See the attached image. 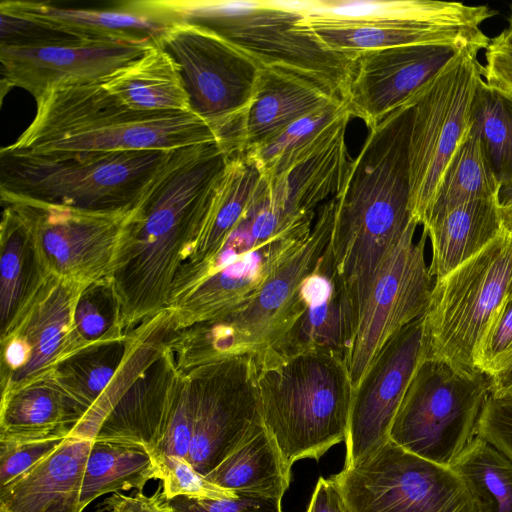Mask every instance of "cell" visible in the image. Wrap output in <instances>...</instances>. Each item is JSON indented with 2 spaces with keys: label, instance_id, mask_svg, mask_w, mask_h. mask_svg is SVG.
Listing matches in <instances>:
<instances>
[{
  "label": "cell",
  "instance_id": "cell-42",
  "mask_svg": "<svg viewBox=\"0 0 512 512\" xmlns=\"http://www.w3.org/2000/svg\"><path fill=\"white\" fill-rule=\"evenodd\" d=\"M152 454L158 462L162 493L169 501L176 497L219 500L237 495L209 481L185 457Z\"/></svg>",
  "mask_w": 512,
  "mask_h": 512
},
{
  "label": "cell",
  "instance_id": "cell-19",
  "mask_svg": "<svg viewBox=\"0 0 512 512\" xmlns=\"http://www.w3.org/2000/svg\"><path fill=\"white\" fill-rule=\"evenodd\" d=\"M153 47L83 40L33 47L0 46L1 98L18 87L36 101L61 84L101 80Z\"/></svg>",
  "mask_w": 512,
  "mask_h": 512
},
{
  "label": "cell",
  "instance_id": "cell-50",
  "mask_svg": "<svg viewBox=\"0 0 512 512\" xmlns=\"http://www.w3.org/2000/svg\"><path fill=\"white\" fill-rule=\"evenodd\" d=\"M104 504L109 512H174L169 500L163 495L161 486L150 496L142 491L131 496L113 493Z\"/></svg>",
  "mask_w": 512,
  "mask_h": 512
},
{
  "label": "cell",
  "instance_id": "cell-15",
  "mask_svg": "<svg viewBox=\"0 0 512 512\" xmlns=\"http://www.w3.org/2000/svg\"><path fill=\"white\" fill-rule=\"evenodd\" d=\"M413 222L379 267L359 312L345 361L353 390L386 342L425 315L432 276L425 261L427 233L414 242Z\"/></svg>",
  "mask_w": 512,
  "mask_h": 512
},
{
  "label": "cell",
  "instance_id": "cell-36",
  "mask_svg": "<svg viewBox=\"0 0 512 512\" xmlns=\"http://www.w3.org/2000/svg\"><path fill=\"white\" fill-rule=\"evenodd\" d=\"M205 476L238 494L282 499L290 484L291 470L264 428Z\"/></svg>",
  "mask_w": 512,
  "mask_h": 512
},
{
  "label": "cell",
  "instance_id": "cell-20",
  "mask_svg": "<svg viewBox=\"0 0 512 512\" xmlns=\"http://www.w3.org/2000/svg\"><path fill=\"white\" fill-rule=\"evenodd\" d=\"M86 285L53 275L16 329L0 340L1 394L52 373L67 357L74 308Z\"/></svg>",
  "mask_w": 512,
  "mask_h": 512
},
{
  "label": "cell",
  "instance_id": "cell-51",
  "mask_svg": "<svg viewBox=\"0 0 512 512\" xmlns=\"http://www.w3.org/2000/svg\"><path fill=\"white\" fill-rule=\"evenodd\" d=\"M306 512H349L333 476L319 478Z\"/></svg>",
  "mask_w": 512,
  "mask_h": 512
},
{
  "label": "cell",
  "instance_id": "cell-10",
  "mask_svg": "<svg viewBox=\"0 0 512 512\" xmlns=\"http://www.w3.org/2000/svg\"><path fill=\"white\" fill-rule=\"evenodd\" d=\"M491 378L426 357L393 419L389 440L420 458L451 468L478 436Z\"/></svg>",
  "mask_w": 512,
  "mask_h": 512
},
{
  "label": "cell",
  "instance_id": "cell-12",
  "mask_svg": "<svg viewBox=\"0 0 512 512\" xmlns=\"http://www.w3.org/2000/svg\"><path fill=\"white\" fill-rule=\"evenodd\" d=\"M479 51L463 49L411 97L409 208L418 225L426 222L441 177L469 130L474 95L483 79Z\"/></svg>",
  "mask_w": 512,
  "mask_h": 512
},
{
  "label": "cell",
  "instance_id": "cell-26",
  "mask_svg": "<svg viewBox=\"0 0 512 512\" xmlns=\"http://www.w3.org/2000/svg\"><path fill=\"white\" fill-rule=\"evenodd\" d=\"M93 442L67 436L50 456L0 488V512H82L81 487Z\"/></svg>",
  "mask_w": 512,
  "mask_h": 512
},
{
  "label": "cell",
  "instance_id": "cell-2",
  "mask_svg": "<svg viewBox=\"0 0 512 512\" xmlns=\"http://www.w3.org/2000/svg\"><path fill=\"white\" fill-rule=\"evenodd\" d=\"M409 99L372 128L341 188L329 248L356 316L379 267L411 223Z\"/></svg>",
  "mask_w": 512,
  "mask_h": 512
},
{
  "label": "cell",
  "instance_id": "cell-34",
  "mask_svg": "<svg viewBox=\"0 0 512 512\" xmlns=\"http://www.w3.org/2000/svg\"><path fill=\"white\" fill-rule=\"evenodd\" d=\"M309 26L327 48L339 52H360L421 44H453L482 50L489 44V41L479 40L455 30L427 25L315 24Z\"/></svg>",
  "mask_w": 512,
  "mask_h": 512
},
{
  "label": "cell",
  "instance_id": "cell-29",
  "mask_svg": "<svg viewBox=\"0 0 512 512\" xmlns=\"http://www.w3.org/2000/svg\"><path fill=\"white\" fill-rule=\"evenodd\" d=\"M432 247L429 272L439 280L478 254L502 232L498 198L462 204L424 226Z\"/></svg>",
  "mask_w": 512,
  "mask_h": 512
},
{
  "label": "cell",
  "instance_id": "cell-3",
  "mask_svg": "<svg viewBox=\"0 0 512 512\" xmlns=\"http://www.w3.org/2000/svg\"><path fill=\"white\" fill-rule=\"evenodd\" d=\"M208 142L217 137L194 111L135 110L95 80L44 93L33 121L9 146L32 152L172 151Z\"/></svg>",
  "mask_w": 512,
  "mask_h": 512
},
{
  "label": "cell",
  "instance_id": "cell-9",
  "mask_svg": "<svg viewBox=\"0 0 512 512\" xmlns=\"http://www.w3.org/2000/svg\"><path fill=\"white\" fill-rule=\"evenodd\" d=\"M511 300L512 235L502 230L478 254L435 280L424 315L427 357L480 371L490 334Z\"/></svg>",
  "mask_w": 512,
  "mask_h": 512
},
{
  "label": "cell",
  "instance_id": "cell-21",
  "mask_svg": "<svg viewBox=\"0 0 512 512\" xmlns=\"http://www.w3.org/2000/svg\"><path fill=\"white\" fill-rule=\"evenodd\" d=\"M170 341L155 351L118 395L94 441L141 445L162 441L181 372Z\"/></svg>",
  "mask_w": 512,
  "mask_h": 512
},
{
  "label": "cell",
  "instance_id": "cell-48",
  "mask_svg": "<svg viewBox=\"0 0 512 512\" xmlns=\"http://www.w3.org/2000/svg\"><path fill=\"white\" fill-rule=\"evenodd\" d=\"M512 365V300L496 322L485 346L480 371L491 376Z\"/></svg>",
  "mask_w": 512,
  "mask_h": 512
},
{
  "label": "cell",
  "instance_id": "cell-17",
  "mask_svg": "<svg viewBox=\"0 0 512 512\" xmlns=\"http://www.w3.org/2000/svg\"><path fill=\"white\" fill-rule=\"evenodd\" d=\"M30 221L49 271L83 284L109 278L122 246L127 213H96L11 202ZM4 204V203H3Z\"/></svg>",
  "mask_w": 512,
  "mask_h": 512
},
{
  "label": "cell",
  "instance_id": "cell-38",
  "mask_svg": "<svg viewBox=\"0 0 512 512\" xmlns=\"http://www.w3.org/2000/svg\"><path fill=\"white\" fill-rule=\"evenodd\" d=\"M131 333L81 349L60 361L54 378L86 408H93L112 384L130 348Z\"/></svg>",
  "mask_w": 512,
  "mask_h": 512
},
{
  "label": "cell",
  "instance_id": "cell-33",
  "mask_svg": "<svg viewBox=\"0 0 512 512\" xmlns=\"http://www.w3.org/2000/svg\"><path fill=\"white\" fill-rule=\"evenodd\" d=\"M350 118L344 102H330L245 155L255 161L265 178H275L327 145L347 127Z\"/></svg>",
  "mask_w": 512,
  "mask_h": 512
},
{
  "label": "cell",
  "instance_id": "cell-31",
  "mask_svg": "<svg viewBox=\"0 0 512 512\" xmlns=\"http://www.w3.org/2000/svg\"><path fill=\"white\" fill-rule=\"evenodd\" d=\"M346 128L285 173L266 178L270 200L276 207L289 216H300L315 213L324 200L336 195L350 163L345 143Z\"/></svg>",
  "mask_w": 512,
  "mask_h": 512
},
{
  "label": "cell",
  "instance_id": "cell-30",
  "mask_svg": "<svg viewBox=\"0 0 512 512\" xmlns=\"http://www.w3.org/2000/svg\"><path fill=\"white\" fill-rule=\"evenodd\" d=\"M101 83L115 99L135 110L193 111L181 68L162 47L151 48Z\"/></svg>",
  "mask_w": 512,
  "mask_h": 512
},
{
  "label": "cell",
  "instance_id": "cell-14",
  "mask_svg": "<svg viewBox=\"0 0 512 512\" xmlns=\"http://www.w3.org/2000/svg\"><path fill=\"white\" fill-rule=\"evenodd\" d=\"M194 400V428L187 460L207 475L265 427L252 356H238L183 372Z\"/></svg>",
  "mask_w": 512,
  "mask_h": 512
},
{
  "label": "cell",
  "instance_id": "cell-24",
  "mask_svg": "<svg viewBox=\"0 0 512 512\" xmlns=\"http://www.w3.org/2000/svg\"><path fill=\"white\" fill-rule=\"evenodd\" d=\"M300 296L303 312L272 349L329 351L345 358L355 332L356 316L329 245L302 282Z\"/></svg>",
  "mask_w": 512,
  "mask_h": 512
},
{
  "label": "cell",
  "instance_id": "cell-18",
  "mask_svg": "<svg viewBox=\"0 0 512 512\" xmlns=\"http://www.w3.org/2000/svg\"><path fill=\"white\" fill-rule=\"evenodd\" d=\"M463 49L453 44H421L358 52L344 101L348 112L371 130L404 105Z\"/></svg>",
  "mask_w": 512,
  "mask_h": 512
},
{
  "label": "cell",
  "instance_id": "cell-8",
  "mask_svg": "<svg viewBox=\"0 0 512 512\" xmlns=\"http://www.w3.org/2000/svg\"><path fill=\"white\" fill-rule=\"evenodd\" d=\"M315 218L312 214L279 230L247 208L210 259L176 274L167 308L174 313L177 330L249 301L306 240Z\"/></svg>",
  "mask_w": 512,
  "mask_h": 512
},
{
  "label": "cell",
  "instance_id": "cell-47",
  "mask_svg": "<svg viewBox=\"0 0 512 512\" xmlns=\"http://www.w3.org/2000/svg\"><path fill=\"white\" fill-rule=\"evenodd\" d=\"M477 433L512 460V397H488L478 420Z\"/></svg>",
  "mask_w": 512,
  "mask_h": 512
},
{
  "label": "cell",
  "instance_id": "cell-55",
  "mask_svg": "<svg viewBox=\"0 0 512 512\" xmlns=\"http://www.w3.org/2000/svg\"><path fill=\"white\" fill-rule=\"evenodd\" d=\"M501 34L512 42V6L510 8V15L508 17V26L501 32Z\"/></svg>",
  "mask_w": 512,
  "mask_h": 512
},
{
  "label": "cell",
  "instance_id": "cell-11",
  "mask_svg": "<svg viewBox=\"0 0 512 512\" xmlns=\"http://www.w3.org/2000/svg\"><path fill=\"white\" fill-rule=\"evenodd\" d=\"M161 47L179 64L192 110L228 159L244 155L245 118L263 67L216 33L187 23L172 24Z\"/></svg>",
  "mask_w": 512,
  "mask_h": 512
},
{
  "label": "cell",
  "instance_id": "cell-53",
  "mask_svg": "<svg viewBox=\"0 0 512 512\" xmlns=\"http://www.w3.org/2000/svg\"><path fill=\"white\" fill-rule=\"evenodd\" d=\"M498 203L500 207L512 206V180L500 186Z\"/></svg>",
  "mask_w": 512,
  "mask_h": 512
},
{
  "label": "cell",
  "instance_id": "cell-1",
  "mask_svg": "<svg viewBox=\"0 0 512 512\" xmlns=\"http://www.w3.org/2000/svg\"><path fill=\"white\" fill-rule=\"evenodd\" d=\"M227 163L218 142L172 150L130 211L109 277L124 332L167 309L175 276L200 235Z\"/></svg>",
  "mask_w": 512,
  "mask_h": 512
},
{
  "label": "cell",
  "instance_id": "cell-54",
  "mask_svg": "<svg viewBox=\"0 0 512 512\" xmlns=\"http://www.w3.org/2000/svg\"><path fill=\"white\" fill-rule=\"evenodd\" d=\"M502 229L512 235V206L500 207Z\"/></svg>",
  "mask_w": 512,
  "mask_h": 512
},
{
  "label": "cell",
  "instance_id": "cell-4",
  "mask_svg": "<svg viewBox=\"0 0 512 512\" xmlns=\"http://www.w3.org/2000/svg\"><path fill=\"white\" fill-rule=\"evenodd\" d=\"M252 357L263 425L289 470L345 441L353 387L344 357L274 349Z\"/></svg>",
  "mask_w": 512,
  "mask_h": 512
},
{
  "label": "cell",
  "instance_id": "cell-52",
  "mask_svg": "<svg viewBox=\"0 0 512 512\" xmlns=\"http://www.w3.org/2000/svg\"><path fill=\"white\" fill-rule=\"evenodd\" d=\"M490 378V396L497 398L512 397V365Z\"/></svg>",
  "mask_w": 512,
  "mask_h": 512
},
{
  "label": "cell",
  "instance_id": "cell-27",
  "mask_svg": "<svg viewBox=\"0 0 512 512\" xmlns=\"http://www.w3.org/2000/svg\"><path fill=\"white\" fill-rule=\"evenodd\" d=\"M86 413L50 373L1 394L0 440L65 438Z\"/></svg>",
  "mask_w": 512,
  "mask_h": 512
},
{
  "label": "cell",
  "instance_id": "cell-46",
  "mask_svg": "<svg viewBox=\"0 0 512 512\" xmlns=\"http://www.w3.org/2000/svg\"><path fill=\"white\" fill-rule=\"evenodd\" d=\"M280 498L238 494L219 500L176 497L169 501L174 512H283Z\"/></svg>",
  "mask_w": 512,
  "mask_h": 512
},
{
  "label": "cell",
  "instance_id": "cell-45",
  "mask_svg": "<svg viewBox=\"0 0 512 512\" xmlns=\"http://www.w3.org/2000/svg\"><path fill=\"white\" fill-rule=\"evenodd\" d=\"M0 46L33 47L80 40L0 5Z\"/></svg>",
  "mask_w": 512,
  "mask_h": 512
},
{
  "label": "cell",
  "instance_id": "cell-22",
  "mask_svg": "<svg viewBox=\"0 0 512 512\" xmlns=\"http://www.w3.org/2000/svg\"><path fill=\"white\" fill-rule=\"evenodd\" d=\"M315 24H405L455 30L488 41L481 25L495 11L486 5L433 0H306L281 1Z\"/></svg>",
  "mask_w": 512,
  "mask_h": 512
},
{
  "label": "cell",
  "instance_id": "cell-7",
  "mask_svg": "<svg viewBox=\"0 0 512 512\" xmlns=\"http://www.w3.org/2000/svg\"><path fill=\"white\" fill-rule=\"evenodd\" d=\"M334 209L333 197L319 206L309 236L249 301L175 332L170 348L180 372L227 358L255 356L280 344L303 312L301 284L330 241Z\"/></svg>",
  "mask_w": 512,
  "mask_h": 512
},
{
  "label": "cell",
  "instance_id": "cell-41",
  "mask_svg": "<svg viewBox=\"0 0 512 512\" xmlns=\"http://www.w3.org/2000/svg\"><path fill=\"white\" fill-rule=\"evenodd\" d=\"M120 308L109 278L87 284L73 312L68 356L123 336Z\"/></svg>",
  "mask_w": 512,
  "mask_h": 512
},
{
  "label": "cell",
  "instance_id": "cell-37",
  "mask_svg": "<svg viewBox=\"0 0 512 512\" xmlns=\"http://www.w3.org/2000/svg\"><path fill=\"white\" fill-rule=\"evenodd\" d=\"M499 189L481 142L469 127L441 177L424 225L462 204L498 198Z\"/></svg>",
  "mask_w": 512,
  "mask_h": 512
},
{
  "label": "cell",
  "instance_id": "cell-25",
  "mask_svg": "<svg viewBox=\"0 0 512 512\" xmlns=\"http://www.w3.org/2000/svg\"><path fill=\"white\" fill-rule=\"evenodd\" d=\"M52 276L30 221L18 205L4 203L0 224V340L16 329Z\"/></svg>",
  "mask_w": 512,
  "mask_h": 512
},
{
  "label": "cell",
  "instance_id": "cell-43",
  "mask_svg": "<svg viewBox=\"0 0 512 512\" xmlns=\"http://www.w3.org/2000/svg\"><path fill=\"white\" fill-rule=\"evenodd\" d=\"M194 428V400L189 381L181 372L165 434L158 447L151 451L187 458Z\"/></svg>",
  "mask_w": 512,
  "mask_h": 512
},
{
  "label": "cell",
  "instance_id": "cell-40",
  "mask_svg": "<svg viewBox=\"0 0 512 512\" xmlns=\"http://www.w3.org/2000/svg\"><path fill=\"white\" fill-rule=\"evenodd\" d=\"M470 127L477 134L500 186L512 180V96L487 84H478Z\"/></svg>",
  "mask_w": 512,
  "mask_h": 512
},
{
  "label": "cell",
  "instance_id": "cell-23",
  "mask_svg": "<svg viewBox=\"0 0 512 512\" xmlns=\"http://www.w3.org/2000/svg\"><path fill=\"white\" fill-rule=\"evenodd\" d=\"M0 5L55 31L90 42L161 47L162 37L171 26L153 0L125 1L116 8L101 10L22 0H5Z\"/></svg>",
  "mask_w": 512,
  "mask_h": 512
},
{
  "label": "cell",
  "instance_id": "cell-32",
  "mask_svg": "<svg viewBox=\"0 0 512 512\" xmlns=\"http://www.w3.org/2000/svg\"><path fill=\"white\" fill-rule=\"evenodd\" d=\"M261 178L248 155L228 160L200 235L178 272L196 267L217 252L246 212Z\"/></svg>",
  "mask_w": 512,
  "mask_h": 512
},
{
  "label": "cell",
  "instance_id": "cell-6",
  "mask_svg": "<svg viewBox=\"0 0 512 512\" xmlns=\"http://www.w3.org/2000/svg\"><path fill=\"white\" fill-rule=\"evenodd\" d=\"M170 151L0 150L2 203L24 202L96 213H127Z\"/></svg>",
  "mask_w": 512,
  "mask_h": 512
},
{
  "label": "cell",
  "instance_id": "cell-49",
  "mask_svg": "<svg viewBox=\"0 0 512 512\" xmlns=\"http://www.w3.org/2000/svg\"><path fill=\"white\" fill-rule=\"evenodd\" d=\"M484 50V81L512 96V42L500 33Z\"/></svg>",
  "mask_w": 512,
  "mask_h": 512
},
{
  "label": "cell",
  "instance_id": "cell-28",
  "mask_svg": "<svg viewBox=\"0 0 512 512\" xmlns=\"http://www.w3.org/2000/svg\"><path fill=\"white\" fill-rule=\"evenodd\" d=\"M333 101L341 100L293 74L263 67L245 118L244 155Z\"/></svg>",
  "mask_w": 512,
  "mask_h": 512
},
{
  "label": "cell",
  "instance_id": "cell-39",
  "mask_svg": "<svg viewBox=\"0 0 512 512\" xmlns=\"http://www.w3.org/2000/svg\"><path fill=\"white\" fill-rule=\"evenodd\" d=\"M475 512H512V460L479 436L451 467Z\"/></svg>",
  "mask_w": 512,
  "mask_h": 512
},
{
  "label": "cell",
  "instance_id": "cell-16",
  "mask_svg": "<svg viewBox=\"0 0 512 512\" xmlns=\"http://www.w3.org/2000/svg\"><path fill=\"white\" fill-rule=\"evenodd\" d=\"M426 357L422 316L386 342L353 390L343 469L356 466L389 441L396 412Z\"/></svg>",
  "mask_w": 512,
  "mask_h": 512
},
{
  "label": "cell",
  "instance_id": "cell-13",
  "mask_svg": "<svg viewBox=\"0 0 512 512\" xmlns=\"http://www.w3.org/2000/svg\"><path fill=\"white\" fill-rule=\"evenodd\" d=\"M336 480L349 512H475L455 472L392 441Z\"/></svg>",
  "mask_w": 512,
  "mask_h": 512
},
{
  "label": "cell",
  "instance_id": "cell-5",
  "mask_svg": "<svg viewBox=\"0 0 512 512\" xmlns=\"http://www.w3.org/2000/svg\"><path fill=\"white\" fill-rule=\"evenodd\" d=\"M170 24L221 36L259 65L293 74L345 101L358 52L327 48L304 16L278 0H156Z\"/></svg>",
  "mask_w": 512,
  "mask_h": 512
},
{
  "label": "cell",
  "instance_id": "cell-44",
  "mask_svg": "<svg viewBox=\"0 0 512 512\" xmlns=\"http://www.w3.org/2000/svg\"><path fill=\"white\" fill-rule=\"evenodd\" d=\"M65 439L0 440V488L50 456Z\"/></svg>",
  "mask_w": 512,
  "mask_h": 512
},
{
  "label": "cell",
  "instance_id": "cell-35",
  "mask_svg": "<svg viewBox=\"0 0 512 512\" xmlns=\"http://www.w3.org/2000/svg\"><path fill=\"white\" fill-rule=\"evenodd\" d=\"M152 479H160L155 456L149 449L136 444L94 441L88 453L80 504L84 510L96 498L127 491H143Z\"/></svg>",
  "mask_w": 512,
  "mask_h": 512
}]
</instances>
